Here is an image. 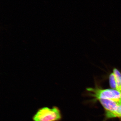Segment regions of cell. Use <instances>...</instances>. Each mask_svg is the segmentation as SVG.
<instances>
[{"label": "cell", "mask_w": 121, "mask_h": 121, "mask_svg": "<svg viewBox=\"0 0 121 121\" xmlns=\"http://www.w3.org/2000/svg\"><path fill=\"white\" fill-rule=\"evenodd\" d=\"M110 86L111 88L117 90V85L116 83L115 77L114 73H111L109 76Z\"/></svg>", "instance_id": "obj_6"}, {"label": "cell", "mask_w": 121, "mask_h": 121, "mask_svg": "<svg viewBox=\"0 0 121 121\" xmlns=\"http://www.w3.org/2000/svg\"><path fill=\"white\" fill-rule=\"evenodd\" d=\"M106 117L107 118L118 117L121 118V105L119 106L117 109L112 112H105Z\"/></svg>", "instance_id": "obj_4"}, {"label": "cell", "mask_w": 121, "mask_h": 121, "mask_svg": "<svg viewBox=\"0 0 121 121\" xmlns=\"http://www.w3.org/2000/svg\"><path fill=\"white\" fill-rule=\"evenodd\" d=\"M99 102L105 110V112H112L117 109L121 104L112 100L101 99L99 100Z\"/></svg>", "instance_id": "obj_3"}, {"label": "cell", "mask_w": 121, "mask_h": 121, "mask_svg": "<svg viewBox=\"0 0 121 121\" xmlns=\"http://www.w3.org/2000/svg\"><path fill=\"white\" fill-rule=\"evenodd\" d=\"M113 73L115 77L117 85V90L121 92V74L117 69H114Z\"/></svg>", "instance_id": "obj_5"}, {"label": "cell", "mask_w": 121, "mask_h": 121, "mask_svg": "<svg viewBox=\"0 0 121 121\" xmlns=\"http://www.w3.org/2000/svg\"><path fill=\"white\" fill-rule=\"evenodd\" d=\"M59 109L56 107L52 108L43 107L38 110L33 118V121H59L62 118Z\"/></svg>", "instance_id": "obj_1"}, {"label": "cell", "mask_w": 121, "mask_h": 121, "mask_svg": "<svg viewBox=\"0 0 121 121\" xmlns=\"http://www.w3.org/2000/svg\"><path fill=\"white\" fill-rule=\"evenodd\" d=\"M87 90L95 99L99 100L106 99L112 100L121 104V92L113 89L102 90L98 88H89Z\"/></svg>", "instance_id": "obj_2"}]
</instances>
